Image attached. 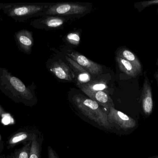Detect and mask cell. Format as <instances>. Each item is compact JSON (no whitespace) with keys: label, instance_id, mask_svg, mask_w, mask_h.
<instances>
[{"label":"cell","instance_id":"obj_8","mask_svg":"<svg viewBox=\"0 0 158 158\" xmlns=\"http://www.w3.org/2000/svg\"><path fill=\"white\" fill-rule=\"evenodd\" d=\"M14 39L19 51L27 54L31 53L34 44L33 33L27 29H21L15 32Z\"/></svg>","mask_w":158,"mask_h":158},{"label":"cell","instance_id":"obj_5","mask_svg":"<svg viewBox=\"0 0 158 158\" xmlns=\"http://www.w3.org/2000/svg\"><path fill=\"white\" fill-rule=\"evenodd\" d=\"M87 7L78 4L63 3H58L50 6L46 11V14L50 15H78L87 10Z\"/></svg>","mask_w":158,"mask_h":158},{"label":"cell","instance_id":"obj_14","mask_svg":"<svg viewBox=\"0 0 158 158\" xmlns=\"http://www.w3.org/2000/svg\"><path fill=\"white\" fill-rule=\"evenodd\" d=\"M116 60L121 71L126 75L132 78H135L142 73L135 66L127 60L118 56H116Z\"/></svg>","mask_w":158,"mask_h":158},{"label":"cell","instance_id":"obj_26","mask_svg":"<svg viewBox=\"0 0 158 158\" xmlns=\"http://www.w3.org/2000/svg\"><path fill=\"white\" fill-rule=\"evenodd\" d=\"M156 65H157V66H158V58H157V61Z\"/></svg>","mask_w":158,"mask_h":158},{"label":"cell","instance_id":"obj_11","mask_svg":"<svg viewBox=\"0 0 158 158\" xmlns=\"http://www.w3.org/2000/svg\"><path fill=\"white\" fill-rule=\"evenodd\" d=\"M86 95L89 98L95 101L98 105L106 109L109 110L111 108L115 107L111 97L104 91L88 93Z\"/></svg>","mask_w":158,"mask_h":158},{"label":"cell","instance_id":"obj_3","mask_svg":"<svg viewBox=\"0 0 158 158\" xmlns=\"http://www.w3.org/2000/svg\"><path fill=\"white\" fill-rule=\"evenodd\" d=\"M45 6L37 3H3L2 10L5 14L16 22H23L44 11Z\"/></svg>","mask_w":158,"mask_h":158},{"label":"cell","instance_id":"obj_10","mask_svg":"<svg viewBox=\"0 0 158 158\" xmlns=\"http://www.w3.org/2000/svg\"><path fill=\"white\" fill-rule=\"evenodd\" d=\"M39 130L30 129L16 133L11 136L7 142L8 147H11L20 143L31 142L35 135L40 133Z\"/></svg>","mask_w":158,"mask_h":158},{"label":"cell","instance_id":"obj_19","mask_svg":"<svg viewBox=\"0 0 158 158\" xmlns=\"http://www.w3.org/2000/svg\"><path fill=\"white\" fill-rule=\"evenodd\" d=\"M66 39L69 43L76 45L79 44L81 40L80 34L77 32H72L69 33L67 35Z\"/></svg>","mask_w":158,"mask_h":158},{"label":"cell","instance_id":"obj_20","mask_svg":"<svg viewBox=\"0 0 158 158\" xmlns=\"http://www.w3.org/2000/svg\"><path fill=\"white\" fill-rule=\"evenodd\" d=\"M154 5H158V0L156 1H147V2H141L137 3L136 4V7L138 9L139 12H141L146 7H148L150 6ZM158 13V8L157 9Z\"/></svg>","mask_w":158,"mask_h":158},{"label":"cell","instance_id":"obj_24","mask_svg":"<svg viewBox=\"0 0 158 158\" xmlns=\"http://www.w3.org/2000/svg\"><path fill=\"white\" fill-rule=\"evenodd\" d=\"M3 5V3H0V10H2ZM1 19H2V17H1V15H0V21H1Z\"/></svg>","mask_w":158,"mask_h":158},{"label":"cell","instance_id":"obj_16","mask_svg":"<svg viewBox=\"0 0 158 158\" xmlns=\"http://www.w3.org/2000/svg\"><path fill=\"white\" fill-rule=\"evenodd\" d=\"M43 141L44 136L41 132L34 136L31 140L29 158H41L42 147Z\"/></svg>","mask_w":158,"mask_h":158},{"label":"cell","instance_id":"obj_25","mask_svg":"<svg viewBox=\"0 0 158 158\" xmlns=\"http://www.w3.org/2000/svg\"><path fill=\"white\" fill-rule=\"evenodd\" d=\"M146 158H158V156H154Z\"/></svg>","mask_w":158,"mask_h":158},{"label":"cell","instance_id":"obj_4","mask_svg":"<svg viewBox=\"0 0 158 158\" xmlns=\"http://www.w3.org/2000/svg\"><path fill=\"white\" fill-rule=\"evenodd\" d=\"M108 121L112 129L115 128L122 134H129L138 127V122L135 119L115 107L109 110Z\"/></svg>","mask_w":158,"mask_h":158},{"label":"cell","instance_id":"obj_22","mask_svg":"<svg viewBox=\"0 0 158 158\" xmlns=\"http://www.w3.org/2000/svg\"><path fill=\"white\" fill-rule=\"evenodd\" d=\"M6 115V112L4 109L0 105V117L2 118L4 116Z\"/></svg>","mask_w":158,"mask_h":158},{"label":"cell","instance_id":"obj_2","mask_svg":"<svg viewBox=\"0 0 158 158\" xmlns=\"http://www.w3.org/2000/svg\"><path fill=\"white\" fill-rule=\"evenodd\" d=\"M72 101L79 113L88 120L106 130H112L108 121V113L96 102L77 94Z\"/></svg>","mask_w":158,"mask_h":158},{"label":"cell","instance_id":"obj_6","mask_svg":"<svg viewBox=\"0 0 158 158\" xmlns=\"http://www.w3.org/2000/svg\"><path fill=\"white\" fill-rule=\"evenodd\" d=\"M141 106L144 116L148 118L152 115L154 109V102L152 87L149 79L145 76L141 96Z\"/></svg>","mask_w":158,"mask_h":158},{"label":"cell","instance_id":"obj_23","mask_svg":"<svg viewBox=\"0 0 158 158\" xmlns=\"http://www.w3.org/2000/svg\"><path fill=\"white\" fill-rule=\"evenodd\" d=\"M154 76H155V78H156V80L158 87V71H156V72H155Z\"/></svg>","mask_w":158,"mask_h":158},{"label":"cell","instance_id":"obj_17","mask_svg":"<svg viewBox=\"0 0 158 158\" xmlns=\"http://www.w3.org/2000/svg\"><path fill=\"white\" fill-rule=\"evenodd\" d=\"M64 19L56 17H49L40 20H33L31 22L32 26L37 24H44L50 28H57L61 27L64 24Z\"/></svg>","mask_w":158,"mask_h":158},{"label":"cell","instance_id":"obj_15","mask_svg":"<svg viewBox=\"0 0 158 158\" xmlns=\"http://www.w3.org/2000/svg\"><path fill=\"white\" fill-rule=\"evenodd\" d=\"M84 93L95 92L99 91H104L108 88L106 82L103 80H91L87 83L79 86Z\"/></svg>","mask_w":158,"mask_h":158},{"label":"cell","instance_id":"obj_18","mask_svg":"<svg viewBox=\"0 0 158 158\" xmlns=\"http://www.w3.org/2000/svg\"><path fill=\"white\" fill-rule=\"evenodd\" d=\"M31 141L25 143L23 147L15 152L13 158H29Z\"/></svg>","mask_w":158,"mask_h":158},{"label":"cell","instance_id":"obj_21","mask_svg":"<svg viewBox=\"0 0 158 158\" xmlns=\"http://www.w3.org/2000/svg\"><path fill=\"white\" fill-rule=\"evenodd\" d=\"M47 150L48 158H59L58 154L51 146H48Z\"/></svg>","mask_w":158,"mask_h":158},{"label":"cell","instance_id":"obj_13","mask_svg":"<svg viewBox=\"0 0 158 158\" xmlns=\"http://www.w3.org/2000/svg\"><path fill=\"white\" fill-rule=\"evenodd\" d=\"M117 56L121 58L129 61L134 66H135L140 72H142L143 68H142L141 61L139 60L137 56L128 48L126 47L120 48L117 52Z\"/></svg>","mask_w":158,"mask_h":158},{"label":"cell","instance_id":"obj_9","mask_svg":"<svg viewBox=\"0 0 158 158\" xmlns=\"http://www.w3.org/2000/svg\"><path fill=\"white\" fill-rule=\"evenodd\" d=\"M50 71L57 78L64 80L71 81L75 78L74 72L61 60L52 63L50 67Z\"/></svg>","mask_w":158,"mask_h":158},{"label":"cell","instance_id":"obj_7","mask_svg":"<svg viewBox=\"0 0 158 158\" xmlns=\"http://www.w3.org/2000/svg\"><path fill=\"white\" fill-rule=\"evenodd\" d=\"M67 55L68 57L85 69L90 74L98 75L103 72L102 66L88 59L87 58L78 52L69 51Z\"/></svg>","mask_w":158,"mask_h":158},{"label":"cell","instance_id":"obj_12","mask_svg":"<svg viewBox=\"0 0 158 158\" xmlns=\"http://www.w3.org/2000/svg\"><path fill=\"white\" fill-rule=\"evenodd\" d=\"M67 61L69 63V65L72 67L77 74V85L78 86L85 84L91 81V77L90 73L81 66L75 62L70 58L65 56Z\"/></svg>","mask_w":158,"mask_h":158},{"label":"cell","instance_id":"obj_1","mask_svg":"<svg viewBox=\"0 0 158 158\" xmlns=\"http://www.w3.org/2000/svg\"><path fill=\"white\" fill-rule=\"evenodd\" d=\"M0 91L15 103L27 106H32L37 103L32 86H26L20 79L2 67H0Z\"/></svg>","mask_w":158,"mask_h":158}]
</instances>
